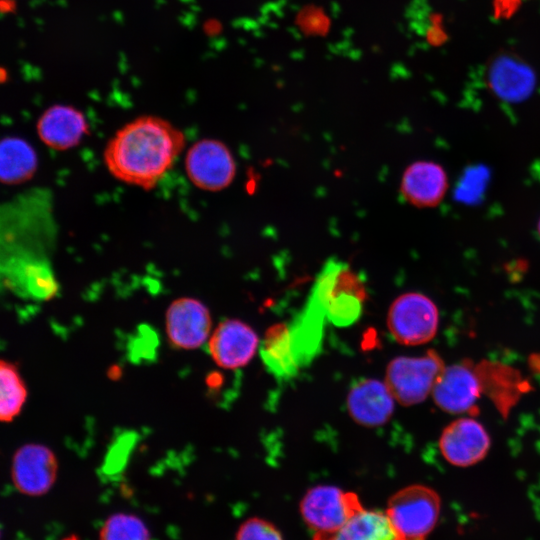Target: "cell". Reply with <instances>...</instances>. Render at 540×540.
<instances>
[{
	"mask_svg": "<svg viewBox=\"0 0 540 540\" xmlns=\"http://www.w3.org/2000/svg\"><path fill=\"white\" fill-rule=\"evenodd\" d=\"M491 440L484 426L471 417H460L449 423L439 438V449L447 462L468 467L484 459Z\"/></svg>",
	"mask_w": 540,
	"mask_h": 540,
	"instance_id": "7c38bea8",
	"label": "cell"
},
{
	"mask_svg": "<svg viewBox=\"0 0 540 540\" xmlns=\"http://www.w3.org/2000/svg\"><path fill=\"white\" fill-rule=\"evenodd\" d=\"M235 540H283V537L274 524L265 519L253 517L240 525Z\"/></svg>",
	"mask_w": 540,
	"mask_h": 540,
	"instance_id": "603a6c76",
	"label": "cell"
},
{
	"mask_svg": "<svg viewBox=\"0 0 540 540\" xmlns=\"http://www.w3.org/2000/svg\"><path fill=\"white\" fill-rule=\"evenodd\" d=\"M439 310L435 302L420 292H406L391 303L387 327L400 344L417 346L431 341L438 330Z\"/></svg>",
	"mask_w": 540,
	"mask_h": 540,
	"instance_id": "5b68a950",
	"label": "cell"
},
{
	"mask_svg": "<svg viewBox=\"0 0 540 540\" xmlns=\"http://www.w3.org/2000/svg\"><path fill=\"white\" fill-rule=\"evenodd\" d=\"M312 540H401L385 511L363 508L332 533L314 534Z\"/></svg>",
	"mask_w": 540,
	"mask_h": 540,
	"instance_id": "ac0fdd59",
	"label": "cell"
},
{
	"mask_svg": "<svg viewBox=\"0 0 540 540\" xmlns=\"http://www.w3.org/2000/svg\"><path fill=\"white\" fill-rule=\"evenodd\" d=\"M259 347L256 332L237 319L220 322L208 340L209 353L214 362L224 369L246 366Z\"/></svg>",
	"mask_w": 540,
	"mask_h": 540,
	"instance_id": "5bb4252c",
	"label": "cell"
},
{
	"mask_svg": "<svg viewBox=\"0 0 540 540\" xmlns=\"http://www.w3.org/2000/svg\"><path fill=\"white\" fill-rule=\"evenodd\" d=\"M525 0H493L494 15L496 18L512 16Z\"/></svg>",
	"mask_w": 540,
	"mask_h": 540,
	"instance_id": "cb8c5ba5",
	"label": "cell"
},
{
	"mask_svg": "<svg viewBox=\"0 0 540 540\" xmlns=\"http://www.w3.org/2000/svg\"><path fill=\"white\" fill-rule=\"evenodd\" d=\"M444 367L435 350L422 356H399L387 365L384 382L396 402L412 406L423 402L432 393Z\"/></svg>",
	"mask_w": 540,
	"mask_h": 540,
	"instance_id": "277c9868",
	"label": "cell"
},
{
	"mask_svg": "<svg viewBox=\"0 0 540 540\" xmlns=\"http://www.w3.org/2000/svg\"><path fill=\"white\" fill-rule=\"evenodd\" d=\"M27 399V388L17 366L0 362V419L13 421L22 411Z\"/></svg>",
	"mask_w": 540,
	"mask_h": 540,
	"instance_id": "44dd1931",
	"label": "cell"
},
{
	"mask_svg": "<svg viewBox=\"0 0 540 540\" xmlns=\"http://www.w3.org/2000/svg\"><path fill=\"white\" fill-rule=\"evenodd\" d=\"M57 468L56 456L50 448L37 443L25 444L12 458V482L22 494L41 496L52 488Z\"/></svg>",
	"mask_w": 540,
	"mask_h": 540,
	"instance_id": "8fae6325",
	"label": "cell"
},
{
	"mask_svg": "<svg viewBox=\"0 0 540 540\" xmlns=\"http://www.w3.org/2000/svg\"><path fill=\"white\" fill-rule=\"evenodd\" d=\"M100 540H151L150 533L141 519L125 513L111 515L103 524Z\"/></svg>",
	"mask_w": 540,
	"mask_h": 540,
	"instance_id": "7402d4cb",
	"label": "cell"
},
{
	"mask_svg": "<svg viewBox=\"0 0 540 540\" xmlns=\"http://www.w3.org/2000/svg\"><path fill=\"white\" fill-rule=\"evenodd\" d=\"M63 540H79V539L75 535H70V536L65 537Z\"/></svg>",
	"mask_w": 540,
	"mask_h": 540,
	"instance_id": "484cf974",
	"label": "cell"
},
{
	"mask_svg": "<svg viewBox=\"0 0 540 540\" xmlns=\"http://www.w3.org/2000/svg\"><path fill=\"white\" fill-rule=\"evenodd\" d=\"M185 143V134L172 123L145 115L115 132L104 148L103 159L115 179L151 190L172 168Z\"/></svg>",
	"mask_w": 540,
	"mask_h": 540,
	"instance_id": "6da1fadb",
	"label": "cell"
},
{
	"mask_svg": "<svg viewBox=\"0 0 540 540\" xmlns=\"http://www.w3.org/2000/svg\"><path fill=\"white\" fill-rule=\"evenodd\" d=\"M536 233H537L538 239L540 240V216L536 223Z\"/></svg>",
	"mask_w": 540,
	"mask_h": 540,
	"instance_id": "d4e9b609",
	"label": "cell"
},
{
	"mask_svg": "<svg viewBox=\"0 0 540 540\" xmlns=\"http://www.w3.org/2000/svg\"><path fill=\"white\" fill-rule=\"evenodd\" d=\"M484 392L478 367L467 361L445 366L432 390L435 404L451 414L471 413Z\"/></svg>",
	"mask_w": 540,
	"mask_h": 540,
	"instance_id": "ba28073f",
	"label": "cell"
},
{
	"mask_svg": "<svg viewBox=\"0 0 540 540\" xmlns=\"http://www.w3.org/2000/svg\"><path fill=\"white\" fill-rule=\"evenodd\" d=\"M396 400L385 382L364 379L349 390L346 406L349 415L359 425L377 427L393 415Z\"/></svg>",
	"mask_w": 540,
	"mask_h": 540,
	"instance_id": "2e32d148",
	"label": "cell"
},
{
	"mask_svg": "<svg viewBox=\"0 0 540 540\" xmlns=\"http://www.w3.org/2000/svg\"><path fill=\"white\" fill-rule=\"evenodd\" d=\"M39 139L51 149L74 148L89 132L84 114L70 105L55 104L47 108L36 123Z\"/></svg>",
	"mask_w": 540,
	"mask_h": 540,
	"instance_id": "9a60e30c",
	"label": "cell"
},
{
	"mask_svg": "<svg viewBox=\"0 0 540 540\" xmlns=\"http://www.w3.org/2000/svg\"><path fill=\"white\" fill-rule=\"evenodd\" d=\"M449 189L444 166L434 160H416L402 173L400 194L411 206L430 209L439 206Z\"/></svg>",
	"mask_w": 540,
	"mask_h": 540,
	"instance_id": "4fadbf2b",
	"label": "cell"
},
{
	"mask_svg": "<svg viewBox=\"0 0 540 540\" xmlns=\"http://www.w3.org/2000/svg\"><path fill=\"white\" fill-rule=\"evenodd\" d=\"M324 320L322 308L309 295L301 312L288 324L292 351L300 369L309 365L320 352Z\"/></svg>",
	"mask_w": 540,
	"mask_h": 540,
	"instance_id": "e0dca14e",
	"label": "cell"
},
{
	"mask_svg": "<svg viewBox=\"0 0 540 540\" xmlns=\"http://www.w3.org/2000/svg\"><path fill=\"white\" fill-rule=\"evenodd\" d=\"M485 80L489 90L507 103L528 99L536 87L533 68L518 54L504 50L488 61Z\"/></svg>",
	"mask_w": 540,
	"mask_h": 540,
	"instance_id": "9c48e42d",
	"label": "cell"
},
{
	"mask_svg": "<svg viewBox=\"0 0 540 540\" xmlns=\"http://www.w3.org/2000/svg\"><path fill=\"white\" fill-rule=\"evenodd\" d=\"M38 168L34 148L17 136L4 137L0 143V180L5 185H18L30 180Z\"/></svg>",
	"mask_w": 540,
	"mask_h": 540,
	"instance_id": "d6986e66",
	"label": "cell"
},
{
	"mask_svg": "<svg viewBox=\"0 0 540 540\" xmlns=\"http://www.w3.org/2000/svg\"><path fill=\"white\" fill-rule=\"evenodd\" d=\"M165 328L171 345L179 349H196L211 336L210 311L198 299L177 298L167 308Z\"/></svg>",
	"mask_w": 540,
	"mask_h": 540,
	"instance_id": "30bf717a",
	"label": "cell"
},
{
	"mask_svg": "<svg viewBox=\"0 0 540 540\" xmlns=\"http://www.w3.org/2000/svg\"><path fill=\"white\" fill-rule=\"evenodd\" d=\"M260 355L265 367L278 379L292 378L300 370L292 351L288 324L278 323L266 331Z\"/></svg>",
	"mask_w": 540,
	"mask_h": 540,
	"instance_id": "ffe728a7",
	"label": "cell"
},
{
	"mask_svg": "<svg viewBox=\"0 0 540 540\" xmlns=\"http://www.w3.org/2000/svg\"><path fill=\"white\" fill-rule=\"evenodd\" d=\"M309 295L330 323L347 327L360 318L367 290L359 273L347 262L331 257L320 269Z\"/></svg>",
	"mask_w": 540,
	"mask_h": 540,
	"instance_id": "7a4b0ae2",
	"label": "cell"
},
{
	"mask_svg": "<svg viewBox=\"0 0 540 540\" xmlns=\"http://www.w3.org/2000/svg\"><path fill=\"white\" fill-rule=\"evenodd\" d=\"M299 508L304 523L314 534H326L340 529L364 507L353 492L318 485L307 490Z\"/></svg>",
	"mask_w": 540,
	"mask_h": 540,
	"instance_id": "8992f818",
	"label": "cell"
},
{
	"mask_svg": "<svg viewBox=\"0 0 540 540\" xmlns=\"http://www.w3.org/2000/svg\"><path fill=\"white\" fill-rule=\"evenodd\" d=\"M440 506L436 491L414 484L395 492L385 513L401 540H426L437 524Z\"/></svg>",
	"mask_w": 540,
	"mask_h": 540,
	"instance_id": "3957f363",
	"label": "cell"
},
{
	"mask_svg": "<svg viewBox=\"0 0 540 540\" xmlns=\"http://www.w3.org/2000/svg\"><path fill=\"white\" fill-rule=\"evenodd\" d=\"M185 172L197 188L217 192L227 188L234 180L236 163L226 144L217 139L204 138L187 150Z\"/></svg>",
	"mask_w": 540,
	"mask_h": 540,
	"instance_id": "52a82bcc",
	"label": "cell"
}]
</instances>
